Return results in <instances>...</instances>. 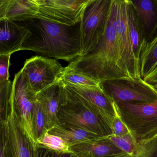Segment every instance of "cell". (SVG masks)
I'll return each instance as SVG.
<instances>
[{
    "instance_id": "obj_1",
    "label": "cell",
    "mask_w": 157,
    "mask_h": 157,
    "mask_svg": "<svg viewBox=\"0 0 157 157\" xmlns=\"http://www.w3.org/2000/svg\"><path fill=\"white\" fill-rule=\"evenodd\" d=\"M16 22L30 33L21 50L33 51L70 62L81 56L80 22L72 26L37 18Z\"/></svg>"
},
{
    "instance_id": "obj_2",
    "label": "cell",
    "mask_w": 157,
    "mask_h": 157,
    "mask_svg": "<svg viewBox=\"0 0 157 157\" xmlns=\"http://www.w3.org/2000/svg\"><path fill=\"white\" fill-rule=\"evenodd\" d=\"M67 67L99 82L130 77L122 65L110 16L106 32L95 49L85 56L77 57Z\"/></svg>"
},
{
    "instance_id": "obj_3",
    "label": "cell",
    "mask_w": 157,
    "mask_h": 157,
    "mask_svg": "<svg viewBox=\"0 0 157 157\" xmlns=\"http://www.w3.org/2000/svg\"><path fill=\"white\" fill-rule=\"evenodd\" d=\"M121 118L136 143L157 135V100L151 103L115 102Z\"/></svg>"
},
{
    "instance_id": "obj_4",
    "label": "cell",
    "mask_w": 157,
    "mask_h": 157,
    "mask_svg": "<svg viewBox=\"0 0 157 157\" xmlns=\"http://www.w3.org/2000/svg\"><path fill=\"white\" fill-rule=\"evenodd\" d=\"M113 0H92L81 18V56L98 44L107 29Z\"/></svg>"
},
{
    "instance_id": "obj_5",
    "label": "cell",
    "mask_w": 157,
    "mask_h": 157,
    "mask_svg": "<svg viewBox=\"0 0 157 157\" xmlns=\"http://www.w3.org/2000/svg\"><path fill=\"white\" fill-rule=\"evenodd\" d=\"M127 0H113L110 18L116 34L122 65L127 75L132 78L141 77L140 65L133 49L127 16Z\"/></svg>"
},
{
    "instance_id": "obj_6",
    "label": "cell",
    "mask_w": 157,
    "mask_h": 157,
    "mask_svg": "<svg viewBox=\"0 0 157 157\" xmlns=\"http://www.w3.org/2000/svg\"><path fill=\"white\" fill-rule=\"evenodd\" d=\"M64 89L58 112L59 125L83 129L103 137L111 135L110 128L103 120L74 99L64 87Z\"/></svg>"
},
{
    "instance_id": "obj_7",
    "label": "cell",
    "mask_w": 157,
    "mask_h": 157,
    "mask_svg": "<svg viewBox=\"0 0 157 157\" xmlns=\"http://www.w3.org/2000/svg\"><path fill=\"white\" fill-rule=\"evenodd\" d=\"M103 91L115 102L151 103L157 100V91L141 77L118 78L101 82Z\"/></svg>"
},
{
    "instance_id": "obj_8",
    "label": "cell",
    "mask_w": 157,
    "mask_h": 157,
    "mask_svg": "<svg viewBox=\"0 0 157 157\" xmlns=\"http://www.w3.org/2000/svg\"><path fill=\"white\" fill-rule=\"evenodd\" d=\"M65 67L54 59L36 56L27 59L21 71L35 94L61 80Z\"/></svg>"
},
{
    "instance_id": "obj_9",
    "label": "cell",
    "mask_w": 157,
    "mask_h": 157,
    "mask_svg": "<svg viewBox=\"0 0 157 157\" xmlns=\"http://www.w3.org/2000/svg\"><path fill=\"white\" fill-rule=\"evenodd\" d=\"M38 11L35 18L65 26L81 21L83 14L92 0H36Z\"/></svg>"
},
{
    "instance_id": "obj_10",
    "label": "cell",
    "mask_w": 157,
    "mask_h": 157,
    "mask_svg": "<svg viewBox=\"0 0 157 157\" xmlns=\"http://www.w3.org/2000/svg\"><path fill=\"white\" fill-rule=\"evenodd\" d=\"M63 84L66 92L71 97L100 117L111 130L115 116V102L102 88Z\"/></svg>"
},
{
    "instance_id": "obj_11",
    "label": "cell",
    "mask_w": 157,
    "mask_h": 157,
    "mask_svg": "<svg viewBox=\"0 0 157 157\" xmlns=\"http://www.w3.org/2000/svg\"><path fill=\"white\" fill-rule=\"evenodd\" d=\"M36 95L29 88L25 78L20 70L12 82L10 101L20 123L35 145L36 144L34 139L31 118Z\"/></svg>"
},
{
    "instance_id": "obj_12",
    "label": "cell",
    "mask_w": 157,
    "mask_h": 157,
    "mask_svg": "<svg viewBox=\"0 0 157 157\" xmlns=\"http://www.w3.org/2000/svg\"><path fill=\"white\" fill-rule=\"evenodd\" d=\"M12 157H37L36 145L31 142L9 101L4 120Z\"/></svg>"
},
{
    "instance_id": "obj_13",
    "label": "cell",
    "mask_w": 157,
    "mask_h": 157,
    "mask_svg": "<svg viewBox=\"0 0 157 157\" xmlns=\"http://www.w3.org/2000/svg\"><path fill=\"white\" fill-rule=\"evenodd\" d=\"M64 90L63 83L60 80L36 95L37 100L44 112L48 131L59 125L58 112L62 101Z\"/></svg>"
},
{
    "instance_id": "obj_14",
    "label": "cell",
    "mask_w": 157,
    "mask_h": 157,
    "mask_svg": "<svg viewBox=\"0 0 157 157\" xmlns=\"http://www.w3.org/2000/svg\"><path fill=\"white\" fill-rule=\"evenodd\" d=\"M29 35V30L17 22L6 18L0 19V55L21 50Z\"/></svg>"
},
{
    "instance_id": "obj_15",
    "label": "cell",
    "mask_w": 157,
    "mask_h": 157,
    "mask_svg": "<svg viewBox=\"0 0 157 157\" xmlns=\"http://www.w3.org/2000/svg\"><path fill=\"white\" fill-rule=\"evenodd\" d=\"M146 44L157 36V0L131 1Z\"/></svg>"
},
{
    "instance_id": "obj_16",
    "label": "cell",
    "mask_w": 157,
    "mask_h": 157,
    "mask_svg": "<svg viewBox=\"0 0 157 157\" xmlns=\"http://www.w3.org/2000/svg\"><path fill=\"white\" fill-rule=\"evenodd\" d=\"M59 136L70 147L103 138L94 133L75 127L58 125L48 131Z\"/></svg>"
},
{
    "instance_id": "obj_17",
    "label": "cell",
    "mask_w": 157,
    "mask_h": 157,
    "mask_svg": "<svg viewBox=\"0 0 157 157\" xmlns=\"http://www.w3.org/2000/svg\"><path fill=\"white\" fill-rule=\"evenodd\" d=\"M70 149L75 153H89L93 157H109L124 153L105 137L70 147Z\"/></svg>"
},
{
    "instance_id": "obj_18",
    "label": "cell",
    "mask_w": 157,
    "mask_h": 157,
    "mask_svg": "<svg viewBox=\"0 0 157 157\" xmlns=\"http://www.w3.org/2000/svg\"><path fill=\"white\" fill-rule=\"evenodd\" d=\"M38 11L36 0H10L6 18L14 22L35 18Z\"/></svg>"
},
{
    "instance_id": "obj_19",
    "label": "cell",
    "mask_w": 157,
    "mask_h": 157,
    "mask_svg": "<svg viewBox=\"0 0 157 157\" xmlns=\"http://www.w3.org/2000/svg\"><path fill=\"white\" fill-rule=\"evenodd\" d=\"M127 23L135 56L139 63L140 54L146 45L143 32L131 0H127Z\"/></svg>"
},
{
    "instance_id": "obj_20",
    "label": "cell",
    "mask_w": 157,
    "mask_h": 157,
    "mask_svg": "<svg viewBox=\"0 0 157 157\" xmlns=\"http://www.w3.org/2000/svg\"><path fill=\"white\" fill-rule=\"evenodd\" d=\"M140 77L144 79L157 66V36L146 44L139 58Z\"/></svg>"
},
{
    "instance_id": "obj_21",
    "label": "cell",
    "mask_w": 157,
    "mask_h": 157,
    "mask_svg": "<svg viewBox=\"0 0 157 157\" xmlns=\"http://www.w3.org/2000/svg\"><path fill=\"white\" fill-rule=\"evenodd\" d=\"M61 80L65 84L102 88L101 82H98L84 75L77 73L67 66L65 67Z\"/></svg>"
},
{
    "instance_id": "obj_22",
    "label": "cell",
    "mask_w": 157,
    "mask_h": 157,
    "mask_svg": "<svg viewBox=\"0 0 157 157\" xmlns=\"http://www.w3.org/2000/svg\"><path fill=\"white\" fill-rule=\"evenodd\" d=\"M31 121L34 139L36 144L38 140L45 133L48 132L46 128L44 112L36 98L34 103Z\"/></svg>"
},
{
    "instance_id": "obj_23",
    "label": "cell",
    "mask_w": 157,
    "mask_h": 157,
    "mask_svg": "<svg viewBox=\"0 0 157 157\" xmlns=\"http://www.w3.org/2000/svg\"><path fill=\"white\" fill-rule=\"evenodd\" d=\"M36 144L59 153L72 152L63 139L57 135L50 134L48 132L45 133L38 140Z\"/></svg>"
},
{
    "instance_id": "obj_24",
    "label": "cell",
    "mask_w": 157,
    "mask_h": 157,
    "mask_svg": "<svg viewBox=\"0 0 157 157\" xmlns=\"http://www.w3.org/2000/svg\"><path fill=\"white\" fill-rule=\"evenodd\" d=\"M105 138L111 142L124 153L129 155H135L137 144L131 133L120 136L110 135L105 137Z\"/></svg>"
},
{
    "instance_id": "obj_25",
    "label": "cell",
    "mask_w": 157,
    "mask_h": 157,
    "mask_svg": "<svg viewBox=\"0 0 157 157\" xmlns=\"http://www.w3.org/2000/svg\"><path fill=\"white\" fill-rule=\"evenodd\" d=\"M135 157H157V135L137 144Z\"/></svg>"
},
{
    "instance_id": "obj_26",
    "label": "cell",
    "mask_w": 157,
    "mask_h": 157,
    "mask_svg": "<svg viewBox=\"0 0 157 157\" xmlns=\"http://www.w3.org/2000/svg\"><path fill=\"white\" fill-rule=\"evenodd\" d=\"M12 83L9 80L0 83V120H4L9 105Z\"/></svg>"
},
{
    "instance_id": "obj_27",
    "label": "cell",
    "mask_w": 157,
    "mask_h": 157,
    "mask_svg": "<svg viewBox=\"0 0 157 157\" xmlns=\"http://www.w3.org/2000/svg\"><path fill=\"white\" fill-rule=\"evenodd\" d=\"M0 157H12L4 120L0 122Z\"/></svg>"
},
{
    "instance_id": "obj_28",
    "label": "cell",
    "mask_w": 157,
    "mask_h": 157,
    "mask_svg": "<svg viewBox=\"0 0 157 157\" xmlns=\"http://www.w3.org/2000/svg\"><path fill=\"white\" fill-rule=\"evenodd\" d=\"M115 116L112 125L111 135L115 136H122L130 133V131L127 126L122 120L115 102Z\"/></svg>"
},
{
    "instance_id": "obj_29",
    "label": "cell",
    "mask_w": 157,
    "mask_h": 157,
    "mask_svg": "<svg viewBox=\"0 0 157 157\" xmlns=\"http://www.w3.org/2000/svg\"><path fill=\"white\" fill-rule=\"evenodd\" d=\"M11 54L0 55V83L9 81V69Z\"/></svg>"
},
{
    "instance_id": "obj_30",
    "label": "cell",
    "mask_w": 157,
    "mask_h": 157,
    "mask_svg": "<svg viewBox=\"0 0 157 157\" xmlns=\"http://www.w3.org/2000/svg\"><path fill=\"white\" fill-rule=\"evenodd\" d=\"M37 157H61L62 153L51 150L36 144Z\"/></svg>"
},
{
    "instance_id": "obj_31",
    "label": "cell",
    "mask_w": 157,
    "mask_h": 157,
    "mask_svg": "<svg viewBox=\"0 0 157 157\" xmlns=\"http://www.w3.org/2000/svg\"><path fill=\"white\" fill-rule=\"evenodd\" d=\"M144 80L151 85L157 84V66L150 73L144 78Z\"/></svg>"
},
{
    "instance_id": "obj_32",
    "label": "cell",
    "mask_w": 157,
    "mask_h": 157,
    "mask_svg": "<svg viewBox=\"0 0 157 157\" xmlns=\"http://www.w3.org/2000/svg\"><path fill=\"white\" fill-rule=\"evenodd\" d=\"M9 1L10 0H0V19L6 18Z\"/></svg>"
},
{
    "instance_id": "obj_33",
    "label": "cell",
    "mask_w": 157,
    "mask_h": 157,
    "mask_svg": "<svg viewBox=\"0 0 157 157\" xmlns=\"http://www.w3.org/2000/svg\"><path fill=\"white\" fill-rule=\"evenodd\" d=\"M61 157H93L90 154L86 153H62Z\"/></svg>"
},
{
    "instance_id": "obj_34",
    "label": "cell",
    "mask_w": 157,
    "mask_h": 157,
    "mask_svg": "<svg viewBox=\"0 0 157 157\" xmlns=\"http://www.w3.org/2000/svg\"><path fill=\"white\" fill-rule=\"evenodd\" d=\"M109 157H135V156L134 155H129V154L124 153H122V154H118V155Z\"/></svg>"
},
{
    "instance_id": "obj_35",
    "label": "cell",
    "mask_w": 157,
    "mask_h": 157,
    "mask_svg": "<svg viewBox=\"0 0 157 157\" xmlns=\"http://www.w3.org/2000/svg\"><path fill=\"white\" fill-rule=\"evenodd\" d=\"M153 87H154V88L156 89V90L157 91V84H156L154 85H152Z\"/></svg>"
},
{
    "instance_id": "obj_36",
    "label": "cell",
    "mask_w": 157,
    "mask_h": 157,
    "mask_svg": "<svg viewBox=\"0 0 157 157\" xmlns=\"http://www.w3.org/2000/svg\"><path fill=\"white\" fill-rule=\"evenodd\" d=\"M0 122H1V120H0Z\"/></svg>"
}]
</instances>
